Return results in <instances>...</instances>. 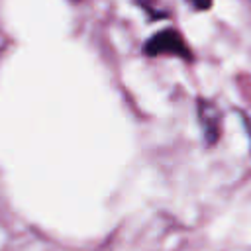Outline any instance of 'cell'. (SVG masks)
I'll return each instance as SVG.
<instances>
[{"instance_id":"obj_1","label":"cell","mask_w":251,"mask_h":251,"mask_svg":"<svg viewBox=\"0 0 251 251\" xmlns=\"http://www.w3.org/2000/svg\"><path fill=\"white\" fill-rule=\"evenodd\" d=\"M143 55H147V57H176L186 63L194 61V53H192L188 41L176 27H165V29L153 33L143 43Z\"/></svg>"},{"instance_id":"obj_2","label":"cell","mask_w":251,"mask_h":251,"mask_svg":"<svg viewBox=\"0 0 251 251\" xmlns=\"http://www.w3.org/2000/svg\"><path fill=\"white\" fill-rule=\"evenodd\" d=\"M196 118L204 135L206 145H216L222 135V112L216 106V102L198 96L196 98Z\"/></svg>"},{"instance_id":"obj_3","label":"cell","mask_w":251,"mask_h":251,"mask_svg":"<svg viewBox=\"0 0 251 251\" xmlns=\"http://www.w3.org/2000/svg\"><path fill=\"white\" fill-rule=\"evenodd\" d=\"M133 4L139 6V8L147 14V18H149L151 22H155V20H165V18L171 16V12L161 4V0H133Z\"/></svg>"},{"instance_id":"obj_4","label":"cell","mask_w":251,"mask_h":251,"mask_svg":"<svg viewBox=\"0 0 251 251\" xmlns=\"http://www.w3.org/2000/svg\"><path fill=\"white\" fill-rule=\"evenodd\" d=\"M186 4L192 10H198V12H204V10L212 8V0H186Z\"/></svg>"}]
</instances>
